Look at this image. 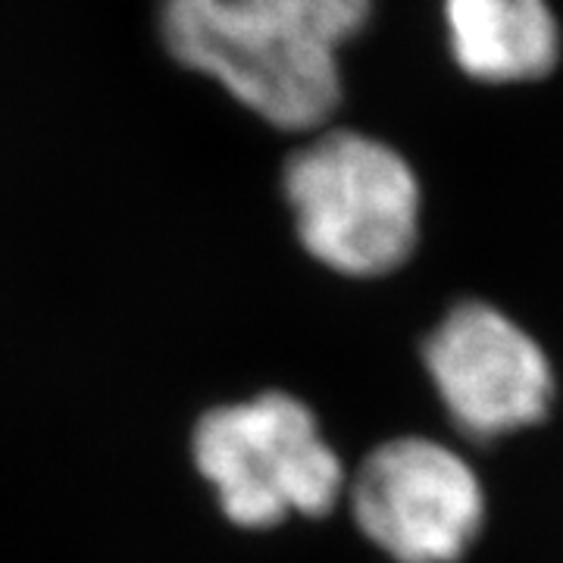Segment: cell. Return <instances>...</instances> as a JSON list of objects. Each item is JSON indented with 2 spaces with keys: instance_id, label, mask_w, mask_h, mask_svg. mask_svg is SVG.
Returning a JSON list of instances; mask_svg holds the SVG:
<instances>
[{
  "instance_id": "1",
  "label": "cell",
  "mask_w": 563,
  "mask_h": 563,
  "mask_svg": "<svg viewBox=\"0 0 563 563\" xmlns=\"http://www.w3.org/2000/svg\"><path fill=\"white\" fill-rule=\"evenodd\" d=\"M282 191L303 251L339 276H388L420 244V176L376 135L329 125L307 135L285 161Z\"/></svg>"
},
{
  "instance_id": "2",
  "label": "cell",
  "mask_w": 563,
  "mask_h": 563,
  "mask_svg": "<svg viewBox=\"0 0 563 563\" xmlns=\"http://www.w3.org/2000/svg\"><path fill=\"white\" fill-rule=\"evenodd\" d=\"M161 38L169 57L222 85L273 129L313 135L342 107L339 51L247 0H163Z\"/></svg>"
},
{
  "instance_id": "3",
  "label": "cell",
  "mask_w": 563,
  "mask_h": 563,
  "mask_svg": "<svg viewBox=\"0 0 563 563\" xmlns=\"http://www.w3.org/2000/svg\"><path fill=\"white\" fill-rule=\"evenodd\" d=\"M195 466L213 485L225 520L273 529L288 517H325L347 476L317 413L295 395L263 391L207 410L191 432Z\"/></svg>"
},
{
  "instance_id": "4",
  "label": "cell",
  "mask_w": 563,
  "mask_h": 563,
  "mask_svg": "<svg viewBox=\"0 0 563 563\" xmlns=\"http://www.w3.org/2000/svg\"><path fill=\"white\" fill-rule=\"evenodd\" d=\"M344 492L357 529L395 563L463 561L485 526L479 473L422 435L373 448Z\"/></svg>"
},
{
  "instance_id": "5",
  "label": "cell",
  "mask_w": 563,
  "mask_h": 563,
  "mask_svg": "<svg viewBox=\"0 0 563 563\" xmlns=\"http://www.w3.org/2000/svg\"><path fill=\"white\" fill-rule=\"evenodd\" d=\"M422 366L448 420L473 442L529 429L554 404V369L542 344L488 301L454 303L426 335Z\"/></svg>"
},
{
  "instance_id": "6",
  "label": "cell",
  "mask_w": 563,
  "mask_h": 563,
  "mask_svg": "<svg viewBox=\"0 0 563 563\" xmlns=\"http://www.w3.org/2000/svg\"><path fill=\"white\" fill-rule=\"evenodd\" d=\"M457 73L485 88H523L558 73L563 22L554 0H439Z\"/></svg>"
},
{
  "instance_id": "7",
  "label": "cell",
  "mask_w": 563,
  "mask_h": 563,
  "mask_svg": "<svg viewBox=\"0 0 563 563\" xmlns=\"http://www.w3.org/2000/svg\"><path fill=\"white\" fill-rule=\"evenodd\" d=\"M282 25L335 51L354 41L373 20L376 0H247Z\"/></svg>"
}]
</instances>
